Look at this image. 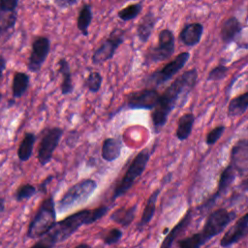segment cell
I'll list each match as a JSON object with an SVG mask.
<instances>
[{
    "label": "cell",
    "mask_w": 248,
    "mask_h": 248,
    "mask_svg": "<svg viewBox=\"0 0 248 248\" xmlns=\"http://www.w3.org/2000/svg\"><path fill=\"white\" fill-rule=\"evenodd\" d=\"M198 79L196 68L190 69L176 78L160 95L159 102L152 112V124L155 133H159L166 125L170 113L176 108L180 99L185 101Z\"/></svg>",
    "instance_id": "1"
},
{
    "label": "cell",
    "mask_w": 248,
    "mask_h": 248,
    "mask_svg": "<svg viewBox=\"0 0 248 248\" xmlns=\"http://www.w3.org/2000/svg\"><path fill=\"white\" fill-rule=\"evenodd\" d=\"M55 208L52 196L46 199L38 208L27 230L29 238H39L47 233L55 225Z\"/></svg>",
    "instance_id": "2"
},
{
    "label": "cell",
    "mask_w": 248,
    "mask_h": 248,
    "mask_svg": "<svg viewBox=\"0 0 248 248\" xmlns=\"http://www.w3.org/2000/svg\"><path fill=\"white\" fill-rule=\"evenodd\" d=\"M90 214L91 210L83 209L78 212H76L64 220L55 223L52 229L46 233L45 235L53 243L59 241H64L70 235H72L82 225L90 224Z\"/></svg>",
    "instance_id": "3"
},
{
    "label": "cell",
    "mask_w": 248,
    "mask_h": 248,
    "mask_svg": "<svg viewBox=\"0 0 248 248\" xmlns=\"http://www.w3.org/2000/svg\"><path fill=\"white\" fill-rule=\"evenodd\" d=\"M97 183L93 179H85L70 188L58 202V209L65 211L86 202L93 194Z\"/></svg>",
    "instance_id": "4"
},
{
    "label": "cell",
    "mask_w": 248,
    "mask_h": 248,
    "mask_svg": "<svg viewBox=\"0 0 248 248\" xmlns=\"http://www.w3.org/2000/svg\"><path fill=\"white\" fill-rule=\"evenodd\" d=\"M150 153L147 148H144L141 150L132 161L131 165L129 166L125 175L123 176L122 180L116 187L114 194H113V199H116L122 195H124L134 184L136 179L141 175L143 170L146 168V165L149 161Z\"/></svg>",
    "instance_id": "5"
},
{
    "label": "cell",
    "mask_w": 248,
    "mask_h": 248,
    "mask_svg": "<svg viewBox=\"0 0 248 248\" xmlns=\"http://www.w3.org/2000/svg\"><path fill=\"white\" fill-rule=\"evenodd\" d=\"M190 58V53L188 51H184L179 53L173 60L169 62L162 69L151 73L146 76L143 83L147 85H161L167 81H169L174 75H176L188 62Z\"/></svg>",
    "instance_id": "6"
},
{
    "label": "cell",
    "mask_w": 248,
    "mask_h": 248,
    "mask_svg": "<svg viewBox=\"0 0 248 248\" xmlns=\"http://www.w3.org/2000/svg\"><path fill=\"white\" fill-rule=\"evenodd\" d=\"M174 35L170 29H163L158 35V45L147 49L144 63H157L170 58L174 51Z\"/></svg>",
    "instance_id": "7"
},
{
    "label": "cell",
    "mask_w": 248,
    "mask_h": 248,
    "mask_svg": "<svg viewBox=\"0 0 248 248\" xmlns=\"http://www.w3.org/2000/svg\"><path fill=\"white\" fill-rule=\"evenodd\" d=\"M124 42V32L121 29L114 28L103 44L94 51L92 63L94 65L102 64L113 57L117 48Z\"/></svg>",
    "instance_id": "8"
},
{
    "label": "cell",
    "mask_w": 248,
    "mask_h": 248,
    "mask_svg": "<svg viewBox=\"0 0 248 248\" xmlns=\"http://www.w3.org/2000/svg\"><path fill=\"white\" fill-rule=\"evenodd\" d=\"M234 212H229L224 208L213 211L206 219L202 232H201L203 241H207L213 236L219 234L234 218Z\"/></svg>",
    "instance_id": "9"
},
{
    "label": "cell",
    "mask_w": 248,
    "mask_h": 248,
    "mask_svg": "<svg viewBox=\"0 0 248 248\" xmlns=\"http://www.w3.org/2000/svg\"><path fill=\"white\" fill-rule=\"evenodd\" d=\"M62 135L63 130L59 127H51L44 132L37 155L38 161L42 166L46 165L51 160L53 152L56 149Z\"/></svg>",
    "instance_id": "10"
},
{
    "label": "cell",
    "mask_w": 248,
    "mask_h": 248,
    "mask_svg": "<svg viewBox=\"0 0 248 248\" xmlns=\"http://www.w3.org/2000/svg\"><path fill=\"white\" fill-rule=\"evenodd\" d=\"M160 94L154 88H146L132 92L126 102L128 108L132 109H154L159 102Z\"/></svg>",
    "instance_id": "11"
},
{
    "label": "cell",
    "mask_w": 248,
    "mask_h": 248,
    "mask_svg": "<svg viewBox=\"0 0 248 248\" xmlns=\"http://www.w3.org/2000/svg\"><path fill=\"white\" fill-rule=\"evenodd\" d=\"M50 50V42L47 37H37L32 43L31 53L27 62V69L32 73L41 70Z\"/></svg>",
    "instance_id": "12"
},
{
    "label": "cell",
    "mask_w": 248,
    "mask_h": 248,
    "mask_svg": "<svg viewBox=\"0 0 248 248\" xmlns=\"http://www.w3.org/2000/svg\"><path fill=\"white\" fill-rule=\"evenodd\" d=\"M232 166L240 173H245L248 167V141L246 139L238 140L231 151Z\"/></svg>",
    "instance_id": "13"
},
{
    "label": "cell",
    "mask_w": 248,
    "mask_h": 248,
    "mask_svg": "<svg viewBox=\"0 0 248 248\" xmlns=\"http://www.w3.org/2000/svg\"><path fill=\"white\" fill-rule=\"evenodd\" d=\"M248 229V214H244L222 237L220 245L222 247H230L238 242L247 234Z\"/></svg>",
    "instance_id": "14"
},
{
    "label": "cell",
    "mask_w": 248,
    "mask_h": 248,
    "mask_svg": "<svg viewBox=\"0 0 248 248\" xmlns=\"http://www.w3.org/2000/svg\"><path fill=\"white\" fill-rule=\"evenodd\" d=\"M203 34V25L200 22H193L186 24L180 32L179 38L181 42L188 46H193L200 43Z\"/></svg>",
    "instance_id": "15"
},
{
    "label": "cell",
    "mask_w": 248,
    "mask_h": 248,
    "mask_svg": "<svg viewBox=\"0 0 248 248\" xmlns=\"http://www.w3.org/2000/svg\"><path fill=\"white\" fill-rule=\"evenodd\" d=\"M242 24L235 16H231L226 19L221 27L220 36L224 44H230L233 42L242 30Z\"/></svg>",
    "instance_id": "16"
},
{
    "label": "cell",
    "mask_w": 248,
    "mask_h": 248,
    "mask_svg": "<svg viewBox=\"0 0 248 248\" xmlns=\"http://www.w3.org/2000/svg\"><path fill=\"white\" fill-rule=\"evenodd\" d=\"M122 141L116 138H108L102 145V158L105 161L112 162L116 160L121 153Z\"/></svg>",
    "instance_id": "17"
},
{
    "label": "cell",
    "mask_w": 248,
    "mask_h": 248,
    "mask_svg": "<svg viewBox=\"0 0 248 248\" xmlns=\"http://www.w3.org/2000/svg\"><path fill=\"white\" fill-rule=\"evenodd\" d=\"M58 73L62 76V82H61V93L62 95H68L73 92L74 84L72 80V74L69 62L65 58H60L58 63Z\"/></svg>",
    "instance_id": "18"
},
{
    "label": "cell",
    "mask_w": 248,
    "mask_h": 248,
    "mask_svg": "<svg viewBox=\"0 0 248 248\" xmlns=\"http://www.w3.org/2000/svg\"><path fill=\"white\" fill-rule=\"evenodd\" d=\"M155 23H156V18L152 13L146 14L141 18V20L140 21V23L137 27V35H138L139 40L141 43H146L149 40V38L153 32Z\"/></svg>",
    "instance_id": "19"
},
{
    "label": "cell",
    "mask_w": 248,
    "mask_h": 248,
    "mask_svg": "<svg viewBox=\"0 0 248 248\" xmlns=\"http://www.w3.org/2000/svg\"><path fill=\"white\" fill-rule=\"evenodd\" d=\"M30 77L24 72H16L13 77L12 83V97L13 99H18L27 91L29 87Z\"/></svg>",
    "instance_id": "20"
},
{
    "label": "cell",
    "mask_w": 248,
    "mask_h": 248,
    "mask_svg": "<svg viewBox=\"0 0 248 248\" xmlns=\"http://www.w3.org/2000/svg\"><path fill=\"white\" fill-rule=\"evenodd\" d=\"M16 19V11H5L0 9V39L12 34Z\"/></svg>",
    "instance_id": "21"
},
{
    "label": "cell",
    "mask_w": 248,
    "mask_h": 248,
    "mask_svg": "<svg viewBox=\"0 0 248 248\" xmlns=\"http://www.w3.org/2000/svg\"><path fill=\"white\" fill-rule=\"evenodd\" d=\"M194 122H195V116L192 112L185 113L178 119L175 136L179 140L183 141L189 138V136L192 133Z\"/></svg>",
    "instance_id": "22"
},
{
    "label": "cell",
    "mask_w": 248,
    "mask_h": 248,
    "mask_svg": "<svg viewBox=\"0 0 248 248\" xmlns=\"http://www.w3.org/2000/svg\"><path fill=\"white\" fill-rule=\"evenodd\" d=\"M35 141H36V136L34 133L28 132L24 135L17 148V157L21 162H26L30 159L33 152Z\"/></svg>",
    "instance_id": "23"
},
{
    "label": "cell",
    "mask_w": 248,
    "mask_h": 248,
    "mask_svg": "<svg viewBox=\"0 0 248 248\" xmlns=\"http://www.w3.org/2000/svg\"><path fill=\"white\" fill-rule=\"evenodd\" d=\"M248 108V92L240 94L232 99L228 106L229 116H238L246 112Z\"/></svg>",
    "instance_id": "24"
},
{
    "label": "cell",
    "mask_w": 248,
    "mask_h": 248,
    "mask_svg": "<svg viewBox=\"0 0 248 248\" xmlns=\"http://www.w3.org/2000/svg\"><path fill=\"white\" fill-rule=\"evenodd\" d=\"M190 220H191V210L187 211V213L183 216V218L167 234V236L165 237L161 245V248H171V245L175 237L180 233L181 231H183L188 226V224L190 223Z\"/></svg>",
    "instance_id": "25"
},
{
    "label": "cell",
    "mask_w": 248,
    "mask_h": 248,
    "mask_svg": "<svg viewBox=\"0 0 248 248\" xmlns=\"http://www.w3.org/2000/svg\"><path fill=\"white\" fill-rule=\"evenodd\" d=\"M93 17L92 8L89 4H84L80 9L78 18H77V27L81 32L83 36L88 35V27L91 24Z\"/></svg>",
    "instance_id": "26"
},
{
    "label": "cell",
    "mask_w": 248,
    "mask_h": 248,
    "mask_svg": "<svg viewBox=\"0 0 248 248\" xmlns=\"http://www.w3.org/2000/svg\"><path fill=\"white\" fill-rule=\"evenodd\" d=\"M137 205H134L130 208H119L110 215V219L122 226H128L134 220Z\"/></svg>",
    "instance_id": "27"
},
{
    "label": "cell",
    "mask_w": 248,
    "mask_h": 248,
    "mask_svg": "<svg viewBox=\"0 0 248 248\" xmlns=\"http://www.w3.org/2000/svg\"><path fill=\"white\" fill-rule=\"evenodd\" d=\"M160 194V189L154 191L151 196L148 198L145 207L143 209L142 215H141V219L140 222V227H144L146 226L152 219L154 212H155V206H156V202L158 199V196Z\"/></svg>",
    "instance_id": "28"
},
{
    "label": "cell",
    "mask_w": 248,
    "mask_h": 248,
    "mask_svg": "<svg viewBox=\"0 0 248 248\" xmlns=\"http://www.w3.org/2000/svg\"><path fill=\"white\" fill-rule=\"evenodd\" d=\"M235 178V170L232 168V165H229L222 172L220 179H219V184H218V191L217 195H221L223 193H226L230 185L233 182Z\"/></svg>",
    "instance_id": "29"
},
{
    "label": "cell",
    "mask_w": 248,
    "mask_h": 248,
    "mask_svg": "<svg viewBox=\"0 0 248 248\" xmlns=\"http://www.w3.org/2000/svg\"><path fill=\"white\" fill-rule=\"evenodd\" d=\"M142 10V4L141 3H136V4H131L128 5L127 7L121 9L117 16L118 17L123 20V21H129L134 18H136L140 13Z\"/></svg>",
    "instance_id": "30"
},
{
    "label": "cell",
    "mask_w": 248,
    "mask_h": 248,
    "mask_svg": "<svg viewBox=\"0 0 248 248\" xmlns=\"http://www.w3.org/2000/svg\"><path fill=\"white\" fill-rule=\"evenodd\" d=\"M103 78L98 72H91L84 80L85 87L93 93H97L101 89Z\"/></svg>",
    "instance_id": "31"
},
{
    "label": "cell",
    "mask_w": 248,
    "mask_h": 248,
    "mask_svg": "<svg viewBox=\"0 0 248 248\" xmlns=\"http://www.w3.org/2000/svg\"><path fill=\"white\" fill-rule=\"evenodd\" d=\"M36 192H37V190H36L35 186H33L31 184H22L16 189V191L15 193V198H16V202L26 201V200H29L30 198H32L36 194Z\"/></svg>",
    "instance_id": "32"
},
{
    "label": "cell",
    "mask_w": 248,
    "mask_h": 248,
    "mask_svg": "<svg viewBox=\"0 0 248 248\" xmlns=\"http://www.w3.org/2000/svg\"><path fill=\"white\" fill-rule=\"evenodd\" d=\"M204 243L201 232L195 233L179 241L180 248H200Z\"/></svg>",
    "instance_id": "33"
},
{
    "label": "cell",
    "mask_w": 248,
    "mask_h": 248,
    "mask_svg": "<svg viewBox=\"0 0 248 248\" xmlns=\"http://www.w3.org/2000/svg\"><path fill=\"white\" fill-rule=\"evenodd\" d=\"M228 67L225 64H219L216 67H214L207 75L206 80L207 81H218L223 79L227 73H228Z\"/></svg>",
    "instance_id": "34"
},
{
    "label": "cell",
    "mask_w": 248,
    "mask_h": 248,
    "mask_svg": "<svg viewBox=\"0 0 248 248\" xmlns=\"http://www.w3.org/2000/svg\"><path fill=\"white\" fill-rule=\"evenodd\" d=\"M224 131H225V126H223V125L217 126L214 129H212L206 136V140H205L206 144L213 145L221 138Z\"/></svg>",
    "instance_id": "35"
},
{
    "label": "cell",
    "mask_w": 248,
    "mask_h": 248,
    "mask_svg": "<svg viewBox=\"0 0 248 248\" xmlns=\"http://www.w3.org/2000/svg\"><path fill=\"white\" fill-rule=\"evenodd\" d=\"M121 237H122L121 231L118 229H112L106 234V236L104 237V241L106 244L111 245L118 242Z\"/></svg>",
    "instance_id": "36"
},
{
    "label": "cell",
    "mask_w": 248,
    "mask_h": 248,
    "mask_svg": "<svg viewBox=\"0 0 248 248\" xmlns=\"http://www.w3.org/2000/svg\"><path fill=\"white\" fill-rule=\"evenodd\" d=\"M108 211V207L107 206H100L96 209H94L93 211H91L90 214V224L96 222L97 220H99L100 218H102Z\"/></svg>",
    "instance_id": "37"
},
{
    "label": "cell",
    "mask_w": 248,
    "mask_h": 248,
    "mask_svg": "<svg viewBox=\"0 0 248 248\" xmlns=\"http://www.w3.org/2000/svg\"><path fill=\"white\" fill-rule=\"evenodd\" d=\"M19 0H0V9L5 11H16Z\"/></svg>",
    "instance_id": "38"
},
{
    "label": "cell",
    "mask_w": 248,
    "mask_h": 248,
    "mask_svg": "<svg viewBox=\"0 0 248 248\" xmlns=\"http://www.w3.org/2000/svg\"><path fill=\"white\" fill-rule=\"evenodd\" d=\"M43 238L39 241H37L35 244H33L30 248H53L54 244L46 236H42Z\"/></svg>",
    "instance_id": "39"
},
{
    "label": "cell",
    "mask_w": 248,
    "mask_h": 248,
    "mask_svg": "<svg viewBox=\"0 0 248 248\" xmlns=\"http://www.w3.org/2000/svg\"><path fill=\"white\" fill-rule=\"evenodd\" d=\"M78 0H54V3L61 9H66L76 5Z\"/></svg>",
    "instance_id": "40"
},
{
    "label": "cell",
    "mask_w": 248,
    "mask_h": 248,
    "mask_svg": "<svg viewBox=\"0 0 248 248\" xmlns=\"http://www.w3.org/2000/svg\"><path fill=\"white\" fill-rule=\"evenodd\" d=\"M6 63H7L6 58L3 55H0V80L3 78V73L6 69Z\"/></svg>",
    "instance_id": "41"
},
{
    "label": "cell",
    "mask_w": 248,
    "mask_h": 248,
    "mask_svg": "<svg viewBox=\"0 0 248 248\" xmlns=\"http://www.w3.org/2000/svg\"><path fill=\"white\" fill-rule=\"evenodd\" d=\"M51 179H52V176H48V177L44 181V183L41 185V189H42L44 192L46 191V184H47Z\"/></svg>",
    "instance_id": "42"
},
{
    "label": "cell",
    "mask_w": 248,
    "mask_h": 248,
    "mask_svg": "<svg viewBox=\"0 0 248 248\" xmlns=\"http://www.w3.org/2000/svg\"><path fill=\"white\" fill-rule=\"evenodd\" d=\"M5 210V199L0 197V213Z\"/></svg>",
    "instance_id": "43"
},
{
    "label": "cell",
    "mask_w": 248,
    "mask_h": 248,
    "mask_svg": "<svg viewBox=\"0 0 248 248\" xmlns=\"http://www.w3.org/2000/svg\"><path fill=\"white\" fill-rule=\"evenodd\" d=\"M75 248H91V246H89L88 244L82 243V244H79V245H78V246H77V247H75Z\"/></svg>",
    "instance_id": "44"
},
{
    "label": "cell",
    "mask_w": 248,
    "mask_h": 248,
    "mask_svg": "<svg viewBox=\"0 0 248 248\" xmlns=\"http://www.w3.org/2000/svg\"><path fill=\"white\" fill-rule=\"evenodd\" d=\"M1 99H2V93L0 92V102H1Z\"/></svg>",
    "instance_id": "45"
}]
</instances>
